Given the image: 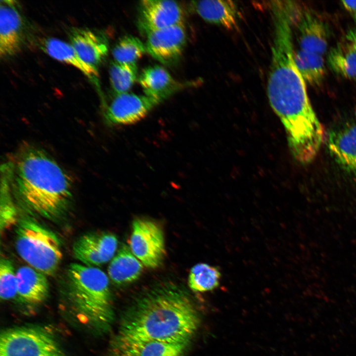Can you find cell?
<instances>
[{"label":"cell","instance_id":"cell-1","mask_svg":"<svg viewBox=\"0 0 356 356\" xmlns=\"http://www.w3.org/2000/svg\"><path fill=\"white\" fill-rule=\"evenodd\" d=\"M270 8L273 35L267 83L268 99L283 125L292 155L308 158L318 153L325 139V131L295 63L291 10L280 0L271 2Z\"/></svg>","mask_w":356,"mask_h":356},{"label":"cell","instance_id":"cell-2","mask_svg":"<svg viewBox=\"0 0 356 356\" xmlns=\"http://www.w3.org/2000/svg\"><path fill=\"white\" fill-rule=\"evenodd\" d=\"M200 323L189 294L176 285L155 286L124 313L117 337L134 340L189 342Z\"/></svg>","mask_w":356,"mask_h":356},{"label":"cell","instance_id":"cell-3","mask_svg":"<svg viewBox=\"0 0 356 356\" xmlns=\"http://www.w3.org/2000/svg\"><path fill=\"white\" fill-rule=\"evenodd\" d=\"M10 165L11 185L29 209L48 219L67 209L72 198L70 179L45 152L24 146Z\"/></svg>","mask_w":356,"mask_h":356},{"label":"cell","instance_id":"cell-4","mask_svg":"<svg viewBox=\"0 0 356 356\" xmlns=\"http://www.w3.org/2000/svg\"><path fill=\"white\" fill-rule=\"evenodd\" d=\"M70 297L84 321L106 329L114 318L108 277L99 268L72 263L67 271Z\"/></svg>","mask_w":356,"mask_h":356},{"label":"cell","instance_id":"cell-5","mask_svg":"<svg viewBox=\"0 0 356 356\" xmlns=\"http://www.w3.org/2000/svg\"><path fill=\"white\" fill-rule=\"evenodd\" d=\"M15 248L19 256L31 267L46 276L55 274L62 258L58 236L30 219H23L18 223Z\"/></svg>","mask_w":356,"mask_h":356},{"label":"cell","instance_id":"cell-6","mask_svg":"<svg viewBox=\"0 0 356 356\" xmlns=\"http://www.w3.org/2000/svg\"><path fill=\"white\" fill-rule=\"evenodd\" d=\"M0 356H65L55 337L38 327L8 328L1 333Z\"/></svg>","mask_w":356,"mask_h":356},{"label":"cell","instance_id":"cell-7","mask_svg":"<svg viewBox=\"0 0 356 356\" xmlns=\"http://www.w3.org/2000/svg\"><path fill=\"white\" fill-rule=\"evenodd\" d=\"M130 248L144 266L151 268L158 267L166 255L164 236L161 227L148 219H135L132 224Z\"/></svg>","mask_w":356,"mask_h":356},{"label":"cell","instance_id":"cell-8","mask_svg":"<svg viewBox=\"0 0 356 356\" xmlns=\"http://www.w3.org/2000/svg\"><path fill=\"white\" fill-rule=\"evenodd\" d=\"M185 15L178 2L167 0H143L139 6L138 24L145 34L184 24Z\"/></svg>","mask_w":356,"mask_h":356},{"label":"cell","instance_id":"cell-9","mask_svg":"<svg viewBox=\"0 0 356 356\" xmlns=\"http://www.w3.org/2000/svg\"><path fill=\"white\" fill-rule=\"evenodd\" d=\"M117 246L118 239L114 234L92 232L76 240L73 245V253L81 264L95 267L112 260Z\"/></svg>","mask_w":356,"mask_h":356},{"label":"cell","instance_id":"cell-10","mask_svg":"<svg viewBox=\"0 0 356 356\" xmlns=\"http://www.w3.org/2000/svg\"><path fill=\"white\" fill-rule=\"evenodd\" d=\"M25 21L19 4L13 0H0V55L5 58L21 49L25 39Z\"/></svg>","mask_w":356,"mask_h":356},{"label":"cell","instance_id":"cell-11","mask_svg":"<svg viewBox=\"0 0 356 356\" xmlns=\"http://www.w3.org/2000/svg\"><path fill=\"white\" fill-rule=\"evenodd\" d=\"M146 36V51L165 65L178 61L182 54L187 38L184 24L156 30Z\"/></svg>","mask_w":356,"mask_h":356},{"label":"cell","instance_id":"cell-12","mask_svg":"<svg viewBox=\"0 0 356 356\" xmlns=\"http://www.w3.org/2000/svg\"><path fill=\"white\" fill-rule=\"evenodd\" d=\"M293 24L298 32V49L322 55L326 52L329 35L323 21L309 11H300L294 4Z\"/></svg>","mask_w":356,"mask_h":356},{"label":"cell","instance_id":"cell-13","mask_svg":"<svg viewBox=\"0 0 356 356\" xmlns=\"http://www.w3.org/2000/svg\"><path fill=\"white\" fill-rule=\"evenodd\" d=\"M158 104L146 95L124 93L116 95L107 107L105 117L112 124H133L144 118Z\"/></svg>","mask_w":356,"mask_h":356},{"label":"cell","instance_id":"cell-14","mask_svg":"<svg viewBox=\"0 0 356 356\" xmlns=\"http://www.w3.org/2000/svg\"><path fill=\"white\" fill-rule=\"evenodd\" d=\"M328 146L337 163L356 175V118L341 123L330 131Z\"/></svg>","mask_w":356,"mask_h":356},{"label":"cell","instance_id":"cell-15","mask_svg":"<svg viewBox=\"0 0 356 356\" xmlns=\"http://www.w3.org/2000/svg\"><path fill=\"white\" fill-rule=\"evenodd\" d=\"M189 342L134 340L117 337L118 356H183Z\"/></svg>","mask_w":356,"mask_h":356},{"label":"cell","instance_id":"cell-16","mask_svg":"<svg viewBox=\"0 0 356 356\" xmlns=\"http://www.w3.org/2000/svg\"><path fill=\"white\" fill-rule=\"evenodd\" d=\"M68 36L70 44L81 59L97 69L108 51L105 37L91 29L78 27L71 28Z\"/></svg>","mask_w":356,"mask_h":356},{"label":"cell","instance_id":"cell-17","mask_svg":"<svg viewBox=\"0 0 356 356\" xmlns=\"http://www.w3.org/2000/svg\"><path fill=\"white\" fill-rule=\"evenodd\" d=\"M145 95L159 103L182 88L181 83L174 79L168 71L159 65L145 68L138 77Z\"/></svg>","mask_w":356,"mask_h":356},{"label":"cell","instance_id":"cell-18","mask_svg":"<svg viewBox=\"0 0 356 356\" xmlns=\"http://www.w3.org/2000/svg\"><path fill=\"white\" fill-rule=\"evenodd\" d=\"M191 6L203 20L227 29L235 28L239 13L237 5L231 0L193 1Z\"/></svg>","mask_w":356,"mask_h":356},{"label":"cell","instance_id":"cell-19","mask_svg":"<svg viewBox=\"0 0 356 356\" xmlns=\"http://www.w3.org/2000/svg\"><path fill=\"white\" fill-rule=\"evenodd\" d=\"M16 272L17 294L22 300L37 304L46 299L49 285L46 275L29 266L21 267Z\"/></svg>","mask_w":356,"mask_h":356},{"label":"cell","instance_id":"cell-20","mask_svg":"<svg viewBox=\"0 0 356 356\" xmlns=\"http://www.w3.org/2000/svg\"><path fill=\"white\" fill-rule=\"evenodd\" d=\"M40 43V48L47 54L57 60L75 67L98 86L99 74L97 69L83 61L71 44L51 37L42 39Z\"/></svg>","mask_w":356,"mask_h":356},{"label":"cell","instance_id":"cell-21","mask_svg":"<svg viewBox=\"0 0 356 356\" xmlns=\"http://www.w3.org/2000/svg\"><path fill=\"white\" fill-rule=\"evenodd\" d=\"M142 270L143 264L133 254L130 248L123 244L112 259L108 274L114 283L124 285L137 280Z\"/></svg>","mask_w":356,"mask_h":356},{"label":"cell","instance_id":"cell-22","mask_svg":"<svg viewBox=\"0 0 356 356\" xmlns=\"http://www.w3.org/2000/svg\"><path fill=\"white\" fill-rule=\"evenodd\" d=\"M295 64L306 83L312 86L320 85L326 69L322 55L297 49L294 50Z\"/></svg>","mask_w":356,"mask_h":356},{"label":"cell","instance_id":"cell-23","mask_svg":"<svg viewBox=\"0 0 356 356\" xmlns=\"http://www.w3.org/2000/svg\"><path fill=\"white\" fill-rule=\"evenodd\" d=\"M330 68L348 79H356V52L345 40L333 47L328 55Z\"/></svg>","mask_w":356,"mask_h":356},{"label":"cell","instance_id":"cell-24","mask_svg":"<svg viewBox=\"0 0 356 356\" xmlns=\"http://www.w3.org/2000/svg\"><path fill=\"white\" fill-rule=\"evenodd\" d=\"M221 278V273L217 267L206 263H199L191 268L188 283L192 291L204 292L217 288Z\"/></svg>","mask_w":356,"mask_h":356},{"label":"cell","instance_id":"cell-25","mask_svg":"<svg viewBox=\"0 0 356 356\" xmlns=\"http://www.w3.org/2000/svg\"><path fill=\"white\" fill-rule=\"evenodd\" d=\"M2 170L0 208L1 233L14 225L17 221V210L10 194V169L8 165L5 164Z\"/></svg>","mask_w":356,"mask_h":356},{"label":"cell","instance_id":"cell-26","mask_svg":"<svg viewBox=\"0 0 356 356\" xmlns=\"http://www.w3.org/2000/svg\"><path fill=\"white\" fill-rule=\"evenodd\" d=\"M146 51L145 44L137 38L125 36L116 43L112 50L115 61L121 64H136Z\"/></svg>","mask_w":356,"mask_h":356},{"label":"cell","instance_id":"cell-27","mask_svg":"<svg viewBox=\"0 0 356 356\" xmlns=\"http://www.w3.org/2000/svg\"><path fill=\"white\" fill-rule=\"evenodd\" d=\"M109 73L111 87L116 95L128 92L137 79L136 64L113 62Z\"/></svg>","mask_w":356,"mask_h":356},{"label":"cell","instance_id":"cell-28","mask_svg":"<svg viewBox=\"0 0 356 356\" xmlns=\"http://www.w3.org/2000/svg\"><path fill=\"white\" fill-rule=\"evenodd\" d=\"M17 294L16 272L12 262L1 258L0 261V297L6 301L13 299Z\"/></svg>","mask_w":356,"mask_h":356},{"label":"cell","instance_id":"cell-29","mask_svg":"<svg viewBox=\"0 0 356 356\" xmlns=\"http://www.w3.org/2000/svg\"><path fill=\"white\" fill-rule=\"evenodd\" d=\"M341 3L343 7L356 21V0H343Z\"/></svg>","mask_w":356,"mask_h":356},{"label":"cell","instance_id":"cell-30","mask_svg":"<svg viewBox=\"0 0 356 356\" xmlns=\"http://www.w3.org/2000/svg\"><path fill=\"white\" fill-rule=\"evenodd\" d=\"M354 51L356 52V28L348 31L346 35V40Z\"/></svg>","mask_w":356,"mask_h":356}]
</instances>
